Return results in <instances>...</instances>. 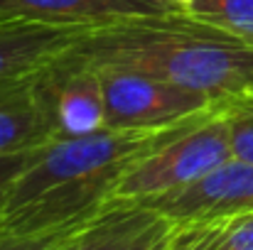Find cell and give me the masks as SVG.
Instances as JSON below:
<instances>
[{"instance_id":"6da1fadb","label":"cell","mask_w":253,"mask_h":250,"mask_svg":"<svg viewBox=\"0 0 253 250\" xmlns=\"http://www.w3.org/2000/svg\"><path fill=\"white\" fill-rule=\"evenodd\" d=\"M86 67H121L184 86L219 108L253 101V47L172 7L96 25L69 49Z\"/></svg>"},{"instance_id":"7a4b0ae2","label":"cell","mask_w":253,"mask_h":250,"mask_svg":"<svg viewBox=\"0 0 253 250\" xmlns=\"http://www.w3.org/2000/svg\"><path fill=\"white\" fill-rule=\"evenodd\" d=\"M189 123L165 130L103 128L79 138L52 140L37 150L32 162L10 184L0 231L47 233L91 218L108 206L111 191L128 167Z\"/></svg>"},{"instance_id":"3957f363","label":"cell","mask_w":253,"mask_h":250,"mask_svg":"<svg viewBox=\"0 0 253 250\" xmlns=\"http://www.w3.org/2000/svg\"><path fill=\"white\" fill-rule=\"evenodd\" d=\"M226 108L192 120L168 143L128 167L111 191L108 204H145L177 191L231 160Z\"/></svg>"},{"instance_id":"277c9868","label":"cell","mask_w":253,"mask_h":250,"mask_svg":"<svg viewBox=\"0 0 253 250\" xmlns=\"http://www.w3.org/2000/svg\"><path fill=\"white\" fill-rule=\"evenodd\" d=\"M106 103V128L116 130H165L187 120L224 110L207 96L172 81L121 69L98 67Z\"/></svg>"},{"instance_id":"5b68a950","label":"cell","mask_w":253,"mask_h":250,"mask_svg":"<svg viewBox=\"0 0 253 250\" xmlns=\"http://www.w3.org/2000/svg\"><path fill=\"white\" fill-rule=\"evenodd\" d=\"M177 226H209L253 211V165L226 160L202 179L145 201Z\"/></svg>"},{"instance_id":"8992f818","label":"cell","mask_w":253,"mask_h":250,"mask_svg":"<svg viewBox=\"0 0 253 250\" xmlns=\"http://www.w3.org/2000/svg\"><path fill=\"white\" fill-rule=\"evenodd\" d=\"M184 226L145 204H108L74 226L52 250H169Z\"/></svg>"},{"instance_id":"52a82bcc","label":"cell","mask_w":253,"mask_h":250,"mask_svg":"<svg viewBox=\"0 0 253 250\" xmlns=\"http://www.w3.org/2000/svg\"><path fill=\"white\" fill-rule=\"evenodd\" d=\"M40 91L54 140L79 138L106 128L98 71L69 57V52L40 71Z\"/></svg>"},{"instance_id":"ba28073f","label":"cell","mask_w":253,"mask_h":250,"mask_svg":"<svg viewBox=\"0 0 253 250\" xmlns=\"http://www.w3.org/2000/svg\"><path fill=\"white\" fill-rule=\"evenodd\" d=\"M96 25L0 22V83L32 76L62 59Z\"/></svg>"},{"instance_id":"9c48e42d","label":"cell","mask_w":253,"mask_h":250,"mask_svg":"<svg viewBox=\"0 0 253 250\" xmlns=\"http://www.w3.org/2000/svg\"><path fill=\"white\" fill-rule=\"evenodd\" d=\"M172 10L165 0H0V22H64L106 25L113 20Z\"/></svg>"},{"instance_id":"30bf717a","label":"cell","mask_w":253,"mask_h":250,"mask_svg":"<svg viewBox=\"0 0 253 250\" xmlns=\"http://www.w3.org/2000/svg\"><path fill=\"white\" fill-rule=\"evenodd\" d=\"M54 140L40 91V71L0 83V157L32 152Z\"/></svg>"},{"instance_id":"8fae6325","label":"cell","mask_w":253,"mask_h":250,"mask_svg":"<svg viewBox=\"0 0 253 250\" xmlns=\"http://www.w3.org/2000/svg\"><path fill=\"white\" fill-rule=\"evenodd\" d=\"M187 228V250H253V211L229 221Z\"/></svg>"},{"instance_id":"7c38bea8","label":"cell","mask_w":253,"mask_h":250,"mask_svg":"<svg viewBox=\"0 0 253 250\" xmlns=\"http://www.w3.org/2000/svg\"><path fill=\"white\" fill-rule=\"evenodd\" d=\"M187 12L253 47V0H192Z\"/></svg>"},{"instance_id":"4fadbf2b","label":"cell","mask_w":253,"mask_h":250,"mask_svg":"<svg viewBox=\"0 0 253 250\" xmlns=\"http://www.w3.org/2000/svg\"><path fill=\"white\" fill-rule=\"evenodd\" d=\"M231 152L234 157L253 165V101H244L226 108Z\"/></svg>"},{"instance_id":"5bb4252c","label":"cell","mask_w":253,"mask_h":250,"mask_svg":"<svg viewBox=\"0 0 253 250\" xmlns=\"http://www.w3.org/2000/svg\"><path fill=\"white\" fill-rule=\"evenodd\" d=\"M72 228L74 226L47 231V233H2L0 231V250H52Z\"/></svg>"},{"instance_id":"9a60e30c","label":"cell","mask_w":253,"mask_h":250,"mask_svg":"<svg viewBox=\"0 0 253 250\" xmlns=\"http://www.w3.org/2000/svg\"><path fill=\"white\" fill-rule=\"evenodd\" d=\"M40 150H42V147H40ZM35 155H37V150L0 157V214H2V206H5V199H7V189H10V184L15 181V177H17L25 167L32 162Z\"/></svg>"},{"instance_id":"2e32d148","label":"cell","mask_w":253,"mask_h":250,"mask_svg":"<svg viewBox=\"0 0 253 250\" xmlns=\"http://www.w3.org/2000/svg\"><path fill=\"white\" fill-rule=\"evenodd\" d=\"M187 238H189V228L184 226V231H182V238H179V241H177V243H174V246H172L169 250H187Z\"/></svg>"},{"instance_id":"e0dca14e","label":"cell","mask_w":253,"mask_h":250,"mask_svg":"<svg viewBox=\"0 0 253 250\" xmlns=\"http://www.w3.org/2000/svg\"><path fill=\"white\" fill-rule=\"evenodd\" d=\"M169 2L172 7H179V10H189V5H192V0H165Z\"/></svg>"}]
</instances>
